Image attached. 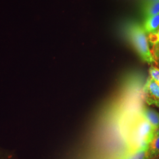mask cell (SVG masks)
Wrapping results in <instances>:
<instances>
[{"label":"cell","mask_w":159,"mask_h":159,"mask_svg":"<svg viewBox=\"0 0 159 159\" xmlns=\"http://www.w3.org/2000/svg\"><path fill=\"white\" fill-rule=\"evenodd\" d=\"M156 131L146 120L143 119L140 121L137 125L135 132L137 148L144 144H149L153 138Z\"/></svg>","instance_id":"cell-2"},{"label":"cell","mask_w":159,"mask_h":159,"mask_svg":"<svg viewBox=\"0 0 159 159\" xmlns=\"http://www.w3.org/2000/svg\"><path fill=\"white\" fill-rule=\"evenodd\" d=\"M142 27L148 35L156 31L159 29V14L144 18Z\"/></svg>","instance_id":"cell-5"},{"label":"cell","mask_w":159,"mask_h":159,"mask_svg":"<svg viewBox=\"0 0 159 159\" xmlns=\"http://www.w3.org/2000/svg\"><path fill=\"white\" fill-rule=\"evenodd\" d=\"M127 31L129 39L143 61L152 66L156 64V60L150 48L147 34L142 26L137 23L131 24Z\"/></svg>","instance_id":"cell-1"},{"label":"cell","mask_w":159,"mask_h":159,"mask_svg":"<svg viewBox=\"0 0 159 159\" xmlns=\"http://www.w3.org/2000/svg\"><path fill=\"white\" fill-rule=\"evenodd\" d=\"M159 157V129L156 133L149 144L150 159H156Z\"/></svg>","instance_id":"cell-7"},{"label":"cell","mask_w":159,"mask_h":159,"mask_svg":"<svg viewBox=\"0 0 159 159\" xmlns=\"http://www.w3.org/2000/svg\"><path fill=\"white\" fill-rule=\"evenodd\" d=\"M159 0H145L144 4H148V3H153L156 2H159Z\"/></svg>","instance_id":"cell-13"},{"label":"cell","mask_w":159,"mask_h":159,"mask_svg":"<svg viewBox=\"0 0 159 159\" xmlns=\"http://www.w3.org/2000/svg\"><path fill=\"white\" fill-rule=\"evenodd\" d=\"M152 52L153 54L154 57H156L158 59H159V48L153 50L152 51Z\"/></svg>","instance_id":"cell-12"},{"label":"cell","mask_w":159,"mask_h":159,"mask_svg":"<svg viewBox=\"0 0 159 159\" xmlns=\"http://www.w3.org/2000/svg\"><path fill=\"white\" fill-rule=\"evenodd\" d=\"M143 14L144 18L159 14V1L144 4L143 8Z\"/></svg>","instance_id":"cell-8"},{"label":"cell","mask_w":159,"mask_h":159,"mask_svg":"<svg viewBox=\"0 0 159 159\" xmlns=\"http://www.w3.org/2000/svg\"><path fill=\"white\" fill-rule=\"evenodd\" d=\"M144 91L146 95V100L148 105L159 102V83L151 77H148L144 86Z\"/></svg>","instance_id":"cell-3"},{"label":"cell","mask_w":159,"mask_h":159,"mask_svg":"<svg viewBox=\"0 0 159 159\" xmlns=\"http://www.w3.org/2000/svg\"><path fill=\"white\" fill-rule=\"evenodd\" d=\"M152 105L155 106H156V107H157L158 108H159V102H153V103H152Z\"/></svg>","instance_id":"cell-14"},{"label":"cell","mask_w":159,"mask_h":159,"mask_svg":"<svg viewBox=\"0 0 159 159\" xmlns=\"http://www.w3.org/2000/svg\"><path fill=\"white\" fill-rule=\"evenodd\" d=\"M150 77L156 80L159 83V68L157 67L152 66L148 70Z\"/></svg>","instance_id":"cell-10"},{"label":"cell","mask_w":159,"mask_h":159,"mask_svg":"<svg viewBox=\"0 0 159 159\" xmlns=\"http://www.w3.org/2000/svg\"><path fill=\"white\" fill-rule=\"evenodd\" d=\"M148 40L153 51L159 48V29L154 33L148 35Z\"/></svg>","instance_id":"cell-9"},{"label":"cell","mask_w":159,"mask_h":159,"mask_svg":"<svg viewBox=\"0 0 159 159\" xmlns=\"http://www.w3.org/2000/svg\"><path fill=\"white\" fill-rule=\"evenodd\" d=\"M123 159H150L149 144H144L138 147Z\"/></svg>","instance_id":"cell-6"},{"label":"cell","mask_w":159,"mask_h":159,"mask_svg":"<svg viewBox=\"0 0 159 159\" xmlns=\"http://www.w3.org/2000/svg\"><path fill=\"white\" fill-rule=\"evenodd\" d=\"M143 119L146 120L156 130L159 129V113L148 106H144L141 110Z\"/></svg>","instance_id":"cell-4"},{"label":"cell","mask_w":159,"mask_h":159,"mask_svg":"<svg viewBox=\"0 0 159 159\" xmlns=\"http://www.w3.org/2000/svg\"><path fill=\"white\" fill-rule=\"evenodd\" d=\"M11 158L12 156L10 154L0 152V159H11Z\"/></svg>","instance_id":"cell-11"}]
</instances>
